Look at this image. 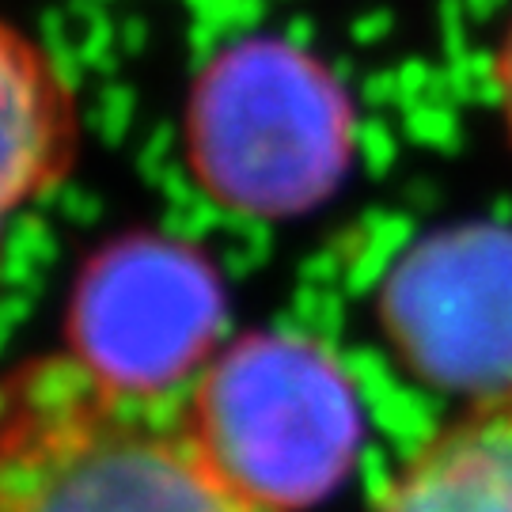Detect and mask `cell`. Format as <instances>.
Listing matches in <instances>:
<instances>
[{
	"label": "cell",
	"instance_id": "cell-1",
	"mask_svg": "<svg viewBox=\"0 0 512 512\" xmlns=\"http://www.w3.org/2000/svg\"><path fill=\"white\" fill-rule=\"evenodd\" d=\"M0 512H270L171 391L50 353L0 376Z\"/></svg>",
	"mask_w": 512,
	"mask_h": 512
},
{
	"label": "cell",
	"instance_id": "cell-2",
	"mask_svg": "<svg viewBox=\"0 0 512 512\" xmlns=\"http://www.w3.org/2000/svg\"><path fill=\"white\" fill-rule=\"evenodd\" d=\"M353 110L338 80L285 38L217 54L186 107V164L213 202L251 217H300L346 179Z\"/></svg>",
	"mask_w": 512,
	"mask_h": 512
},
{
	"label": "cell",
	"instance_id": "cell-3",
	"mask_svg": "<svg viewBox=\"0 0 512 512\" xmlns=\"http://www.w3.org/2000/svg\"><path fill=\"white\" fill-rule=\"evenodd\" d=\"M190 418L220 467L270 512L319 505L365 444L349 372L296 334H251L220 349L190 395Z\"/></svg>",
	"mask_w": 512,
	"mask_h": 512
},
{
	"label": "cell",
	"instance_id": "cell-4",
	"mask_svg": "<svg viewBox=\"0 0 512 512\" xmlns=\"http://www.w3.org/2000/svg\"><path fill=\"white\" fill-rule=\"evenodd\" d=\"M376 323L395 361L463 403L512 387V228L444 224L391 262Z\"/></svg>",
	"mask_w": 512,
	"mask_h": 512
},
{
	"label": "cell",
	"instance_id": "cell-5",
	"mask_svg": "<svg viewBox=\"0 0 512 512\" xmlns=\"http://www.w3.org/2000/svg\"><path fill=\"white\" fill-rule=\"evenodd\" d=\"M224 327L213 262L175 239L129 236L88 262L69 304V342L103 376L171 391L202 368Z\"/></svg>",
	"mask_w": 512,
	"mask_h": 512
},
{
	"label": "cell",
	"instance_id": "cell-6",
	"mask_svg": "<svg viewBox=\"0 0 512 512\" xmlns=\"http://www.w3.org/2000/svg\"><path fill=\"white\" fill-rule=\"evenodd\" d=\"M76 148L73 84L35 38L0 19V247L8 220L73 171Z\"/></svg>",
	"mask_w": 512,
	"mask_h": 512
},
{
	"label": "cell",
	"instance_id": "cell-7",
	"mask_svg": "<svg viewBox=\"0 0 512 512\" xmlns=\"http://www.w3.org/2000/svg\"><path fill=\"white\" fill-rule=\"evenodd\" d=\"M372 512H512V387L421 440Z\"/></svg>",
	"mask_w": 512,
	"mask_h": 512
},
{
	"label": "cell",
	"instance_id": "cell-8",
	"mask_svg": "<svg viewBox=\"0 0 512 512\" xmlns=\"http://www.w3.org/2000/svg\"><path fill=\"white\" fill-rule=\"evenodd\" d=\"M497 95H501V118H505L512 141V23L501 38V46H497Z\"/></svg>",
	"mask_w": 512,
	"mask_h": 512
}]
</instances>
